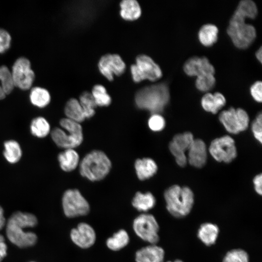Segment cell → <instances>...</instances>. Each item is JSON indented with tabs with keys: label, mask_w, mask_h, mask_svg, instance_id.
<instances>
[{
	"label": "cell",
	"mask_w": 262,
	"mask_h": 262,
	"mask_svg": "<svg viewBox=\"0 0 262 262\" xmlns=\"http://www.w3.org/2000/svg\"><path fill=\"white\" fill-rule=\"evenodd\" d=\"M37 224V219L33 214L17 211L6 222V233L8 240L20 248L33 246L37 240L35 233L25 231L24 229L33 228Z\"/></svg>",
	"instance_id": "obj_1"
},
{
	"label": "cell",
	"mask_w": 262,
	"mask_h": 262,
	"mask_svg": "<svg viewBox=\"0 0 262 262\" xmlns=\"http://www.w3.org/2000/svg\"><path fill=\"white\" fill-rule=\"evenodd\" d=\"M170 93L164 82L145 87L139 90L135 97L138 108L149 111L152 114H160L168 104Z\"/></svg>",
	"instance_id": "obj_2"
},
{
	"label": "cell",
	"mask_w": 262,
	"mask_h": 262,
	"mask_svg": "<svg viewBox=\"0 0 262 262\" xmlns=\"http://www.w3.org/2000/svg\"><path fill=\"white\" fill-rule=\"evenodd\" d=\"M166 207L169 213L175 217L181 218L191 212L194 202L192 190L186 186L174 185L164 193Z\"/></svg>",
	"instance_id": "obj_3"
},
{
	"label": "cell",
	"mask_w": 262,
	"mask_h": 262,
	"mask_svg": "<svg viewBox=\"0 0 262 262\" xmlns=\"http://www.w3.org/2000/svg\"><path fill=\"white\" fill-rule=\"evenodd\" d=\"M246 18V16L236 9L227 30L233 44L240 49L249 47L256 36L255 27L245 22Z\"/></svg>",
	"instance_id": "obj_4"
},
{
	"label": "cell",
	"mask_w": 262,
	"mask_h": 262,
	"mask_svg": "<svg viewBox=\"0 0 262 262\" xmlns=\"http://www.w3.org/2000/svg\"><path fill=\"white\" fill-rule=\"evenodd\" d=\"M60 125L62 128H55L50 132L52 140L58 147L73 149L81 145L83 134L80 123L64 118L60 120Z\"/></svg>",
	"instance_id": "obj_5"
},
{
	"label": "cell",
	"mask_w": 262,
	"mask_h": 262,
	"mask_svg": "<svg viewBox=\"0 0 262 262\" xmlns=\"http://www.w3.org/2000/svg\"><path fill=\"white\" fill-rule=\"evenodd\" d=\"M111 167V161L103 152L93 150L81 161L80 172L82 176L90 180L97 181L105 178Z\"/></svg>",
	"instance_id": "obj_6"
},
{
	"label": "cell",
	"mask_w": 262,
	"mask_h": 262,
	"mask_svg": "<svg viewBox=\"0 0 262 262\" xmlns=\"http://www.w3.org/2000/svg\"><path fill=\"white\" fill-rule=\"evenodd\" d=\"M131 71L132 79L136 82L146 79L156 81L162 75L160 66L150 57L143 54L137 57L136 64L131 65Z\"/></svg>",
	"instance_id": "obj_7"
},
{
	"label": "cell",
	"mask_w": 262,
	"mask_h": 262,
	"mask_svg": "<svg viewBox=\"0 0 262 262\" xmlns=\"http://www.w3.org/2000/svg\"><path fill=\"white\" fill-rule=\"evenodd\" d=\"M62 202L64 213L67 217L85 215L90 211L88 202L77 189L66 191Z\"/></svg>",
	"instance_id": "obj_8"
},
{
	"label": "cell",
	"mask_w": 262,
	"mask_h": 262,
	"mask_svg": "<svg viewBox=\"0 0 262 262\" xmlns=\"http://www.w3.org/2000/svg\"><path fill=\"white\" fill-rule=\"evenodd\" d=\"M133 229L139 237L151 245H156L159 240V226L152 214L142 213L136 217L133 222Z\"/></svg>",
	"instance_id": "obj_9"
},
{
	"label": "cell",
	"mask_w": 262,
	"mask_h": 262,
	"mask_svg": "<svg viewBox=\"0 0 262 262\" xmlns=\"http://www.w3.org/2000/svg\"><path fill=\"white\" fill-rule=\"evenodd\" d=\"M219 119L225 129L232 134H237L246 130L249 122V116L245 110L233 107L221 112Z\"/></svg>",
	"instance_id": "obj_10"
},
{
	"label": "cell",
	"mask_w": 262,
	"mask_h": 262,
	"mask_svg": "<svg viewBox=\"0 0 262 262\" xmlns=\"http://www.w3.org/2000/svg\"><path fill=\"white\" fill-rule=\"evenodd\" d=\"M209 151L212 157L218 162L229 163L237 156L235 142L229 135H225L213 140Z\"/></svg>",
	"instance_id": "obj_11"
},
{
	"label": "cell",
	"mask_w": 262,
	"mask_h": 262,
	"mask_svg": "<svg viewBox=\"0 0 262 262\" xmlns=\"http://www.w3.org/2000/svg\"><path fill=\"white\" fill-rule=\"evenodd\" d=\"M11 72L15 86L23 90L31 88L35 75L28 59L23 57L18 58L14 63Z\"/></svg>",
	"instance_id": "obj_12"
},
{
	"label": "cell",
	"mask_w": 262,
	"mask_h": 262,
	"mask_svg": "<svg viewBox=\"0 0 262 262\" xmlns=\"http://www.w3.org/2000/svg\"><path fill=\"white\" fill-rule=\"evenodd\" d=\"M194 140L193 134L189 131L175 135L169 145V149L175 157L177 164L184 167L187 163L185 151L188 150Z\"/></svg>",
	"instance_id": "obj_13"
},
{
	"label": "cell",
	"mask_w": 262,
	"mask_h": 262,
	"mask_svg": "<svg viewBox=\"0 0 262 262\" xmlns=\"http://www.w3.org/2000/svg\"><path fill=\"white\" fill-rule=\"evenodd\" d=\"M98 66L100 73L110 81L114 79V75L120 76L126 69V65L122 58L115 54L103 56L99 61Z\"/></svg>",
	"instance_id": "obj_14"
},
{
	"label": "cell",
	"mask_w": 262,
	"mask_h": 262,
	"mask_svg": "<svg viewBox=\"0 0 262 262\" xmlns=\"http://www.w3.org/2000/svg\"><path fill=\"white\" fill-rule=\"evenodd\" d=\"M72 241L82 248H87L93 246L96 239L94 229L86 223L79 224L76 228L71 229L70 234Z\"/></svg>",
	"instance_id": "obj_15"
},
{
	"label": "cell",
	"mask_w": 262,
	"mask_h": 262,
	"mask_svg": "<svg viewBox=\"0 0 262 262\" xmlns=\"http://www.w3.org/2000/svg\"><path fill=\"white\" fill-rule=\"evenodd\" d=\"M183 70L190 76H198L206 74H214L215 69L206 57L194 56L184 63Z\"/></svg>",
	"instance_id": "obj_16"
},
{
	"label": "cell",
	"mask_w": 262,
	"mask_h": 262,
	"mask_svg": "<svg viewBox=\"0 0 262 262\" xmlns=\"http://www.w3.org/2000/svg\"><path fill=\"white\" fill-rule=\"evenodd\" d=\"M188 151L187 161L191 165L201 168L205 165L207 152L206 144L203 141L200 139H194Z\"/></svg>",
	"instance_id": "obj_17"
},
{
	"label": "cell",
	"mask_w": 262,
	"mask_h": 262,
	"mask_svg": "<svg viewBox=\"0 0 262 262\" xmlns=\"http://www.w3.org/2000/svg\"><path fill=\"white\" fill-rule=\"evenodd\" d=\"M164 251L160 246L151 245L138 250L135 254L136 262H163Z\"/></svg>",
	"instance_id": "obj_18"
},
{
	"label": "cell",
	"mask_w": 262,
	"mask_h": 262,
	"mask_svg": "<svg viewBox=\"0 0 262 262\" xmlns=\"http://www.w3.org/2000/svg\"><path fill=\"white\" fill-rule=\"evenodd\" d=\"M225 97L219 92L207 93L202 98L201 104L204 110L216 114L226 104Z\"/></svg>",
	"instance_id": "obj_19"
},
{
	"label": "cell",
	"mask_w": 262,
	"mask_h": 262,
	"mask_svg": "<svg viewBox=\"0 0 262 262\" xmlns=\"http://www.w3.org/2000/svg\"><path fill=\"white\" fill-rule=\"evenodd\" d=\"M134 166L138 179L142 180L152 177L158 169L156 163L149 158L137 159L135 162Z\"/></svg>",
	"instance_id": "obj_20"
},
{
	"label": "cell",
	"mask_w": 262,
	"mask_h": 262,
	"mask_svg": "<svg viewBox=\"0 0 262 262\" xmlns=\"http://www.w3.org/2000/svg\"><path fill=\"white\" fill-rule=\"evenodd\" d=\"M58 160L61 169L66 172L74 170L79 162V156L73 148L65 149L58 156Z\"/></svg>",
	"instance_id": "obj_21"
},
{
	"label": "cell",
	"mask_w": 262,
	"mask_h": 262,
	"mask_svg": "<svg viewBox=\"0 0 262 262\" xmlns=\"http://www.w3.org/2000/svg\"><path fill=\"white\" fill-rule=\"evenodd\" d=\"M219 233V228L215 224L205 223L202 224L198 230L199 239L206 246L213 245Z\"/></svg>",
	"instance_id": "obj_22"
},
{
	"label": "cell",
	"mask_w": 262,
	"mask_h": 262,
	"mask_svg": "<svg viewBox=\"0 0 262 262\" xmlns=\"http://www.w3.org/2000/svg\"><path fill=\"white\" fill-rule=\"evenodd\" d=\"M121 16L127 20L138 19L141 14V7L135 0H124L120 3Z\"/></svg>",
	"instance_id": "obj_23"
},
{
	"label": "cell",
	"mask_w": 262,
	"mask_h": 262,
	"mask_svg": "<svg viewBox=\"0 0 262 262\" xmlns=\"http://www.w3.org/2000/svg\"><path fill=\"white\" fill-rule=\"evenodd\" d=\"M218 28L213 24H206L200 28L198 33V38L200 42L205 46H211L218 38Z\"/></svg>",
	"instance_id": "obj_24"
},
{
	"label": "cell",
	"mask_w": 262,
	"mask_h": 262,
	"mask_svg": "<svg viewBox=\"0 0 262 262\" xmlns=\"http://www.w3.org/2000/svg\"><path fill=\"white\" fill-rule=\"evenodd\" d=\"M156 199L150 192L142 193L138 192L132 200V206L138 211L147 212L154 207Z\"/></svg>",
	"instance_id": "obj_25"
},
{
	"label": "cell",
	"mask_w": 262,
	"mask_h": 262,
	"mask_svg": "<svg viewBox=\"0 0 262 262\" xmlns=\"http://www.w3.org/2000/svg\"><path fill=\"white\" fill-rule=\"evenodd\" d=\"M3 156L10 164L17 163L21 159L22 151L19 144L14 140H9L4 143Z\"/></svg>",
	"instance_id": "obj_26"
},
{
	"label": "cell",
	"mask_w": 262,
	"mask_h": 262,
	"mask_svg": "<svg viewBox=\"0 0 262 262\" xmlns=\"http://www.w3.org/2000/svg\"><path fill=\"white\" fill-rule=\"evenodd\" d=\"M65 113L66 118L79 123L86 118L79 101L75 98L67 101L65 107Z\"/></svg>",
	"instance_id": "obj_27"
},
{
	"label": "cell",
	"mask_w": 262,
	"mask_h": 262,
	"mask_svg": "<svg viewBox=\"0 0 262 262\" xmlns=\"http://www.w3.org/2000/svg\"><path fill=\"white\" fill-rule=\"evenodd\" d=\"M15 86L11 71L5 66H0V100L11 93Z\"/></svg>",
	"instance_id": "obj_28"
},
{
	"label": "cell",
	"mask_w": 262,
	"mask_h": 262,
	"mask_svg": "<svg viewBox=\"0 0 262 262\" xmlns=\"http://www.w3.org/2000/svg\"><path fill=\"white\" fill-rule=\"evenodd\" d=\"M50 99L49 93L44 88L35 87L30 92V102L33 106L39 108H43L48 106Z\"/></svg>",
	"instance_id": "obj_29"
},
{
	"label": "cell",
	"mask_w": 262,
	"mask_h": 262,
	"mask_svg": "<svg viewBox=\"0 0 262 262\" xmlns=\"http://www.w3.org/2000/svg\"><path fill=\"white\" fill-rule=\"evenodd\" d=\"M30 128L32 135L39 138H44L50 132V126L49 121L42 116L33 118Z\"/></svg>",
	"instance_id": "obj_30"
},
{
	"label": "cell",
	"mask_w": 262,
	"mask_h": 262,
	"mask_svg": "<svg viewBox=\"0 0 262 262\" xmlns=\"http://www.w3.org/2000/svg\"><path fill=\"white\" fill-rule=\"evenodd\" d=\"M130 241L129 236L124 229H120L106 241L107 247L113 251L119 250L126 246Z\"/></svg>",
	"instance_id": "obj_31"
},
{
	"label": "cell",
	"mask_w": 262,
	"mask_h": 262,
	"mask_svg": "<svg viewBox=\"0 0 262 262\" xmlns=\"http://www.w3.org/2000/svg\"><path fill=\"white\" fill-rule=\"evenodd\" d=\"M79 102L83 109L86 118L92 117L95 113L97 105L91 93L88 92L82 93L80 97Z\"/></svg>",
	"instance_id": "obj_32"
},
{
	"label": "cell",
	"mask_w": 262,
	"mask_h": 262,
	"mask_svg": "<svg viewBox=\"0 0 262 262\" xmlns=\"http://www.w3.org/2000/svg\"><path fill=\"white\" fill-rule=\"evenodd\" d=\"M97 106H107L111 102V98L105 88L101 85L94 86L91 93Z\"/></svg>",
	"instance_id": "obj_33"
},
{
	"label": "cell",
	"mask_w": 262,
	"mask_h": 262,
	"mask_svg": "<svg viewBox=\"0 0 262 262\" xmlns=\"http://www.w3.org/2000/svg\"><path fill=\"white\" fill-rule=\"evenodd\" d=\"M215 78L213 74H206L196 77V86L201 91H207L215 85Z\"/></svg>",
	"instance_id": "obj_34"
},
{
	"label": "cell",
	"mask_w": 262,
	"mask_h": 262,
	"mask_svg": "<svg viewBox=\"0 0 262 262\" xmlns=\"http://www.w3.org/2000/svg\"><path fill=\"white\" fill-rule=\"evenodd\" d=\"M223 262H249L248 255L242 249H234L226 253Z\"/></svg>",
	"instance_id": "obj_35"
},
{
	"label": "cell",
	"mask_w": 262,
	"mask_h": 262,
	"mask_svg": "<svg viewBox=\"0 0 262 262\" xmlns=\"http://www.w3.org/2000/svg\"><path fill=\"white\" fill-rule=\"evenodd\" d=\"M236 8L247 16V18H254L258 13L257 7L251 0L240 1Z\"/></svg>",
	"instance_id": "obj_36"
},
{
	"label": "cell",
	"mask_w": 262,
	"mask_h": 262,
	"mask_svg": "<svg viewBox=\"0 0 262 262\" xmlns=\"http://www.w3.org/2000/svg\"><path fill=\"white\" fill-rule=\"evenodd\" d=\"M148 125L152 131H160L164 129L165 121L160 114H152L148 119Z\"/></svg>",
	"instance_id": "obj_37"
},
{
	"label": "cell",
	"mask_w": 262,
	"mask_h": 262,
	"mask_svg": "<svg viewBox=\"0 0 262 262\" xmlns=\"http://www.w3.org/2000/svg\"><path fill=\"white\" fill-rule=\"evenodd\" d=\"M252 131L255 139L262 142V115L260 113L252 123Z\"/></svg>",
	"instance_id": "obj_38"
},
{
	"label": "cell",
	"mask_w": 262,
	"mask_h": 262,
	"mask_svg": "<svg viewBox=\"0 0 262 262\" xmlns=\"http://www.w3.org/2000/svg\"><path fill=\"white\" fill-rule=\"evenodd\" d=\"M11 37L9 33L0 28V53L6 52L10 47Z\"/></svg>",
	"instance_id": "obj_39"
},
{
	"label": "cell",
	"mask_w": 262,
	"mask_h": 262,
	"mask_svg": "<svg viewBox=\"0 0 262 262\" xmlns=\"http://www.w3.org/2000/svg\"><path fill=\"white\" fill-rule=\"evenodd\" d=\"M262 83L261 81H256L250 87L251 95L255 100L261 102L262 100Z\"/></svg>",
	"instance_id": "obj_40"
},
{
	"label": "cell",
	"mask_w": 262,
	"mask_h": 262,
	"mask_svg": "<svg viewBox=\"0 0 262 262\" xmlns=\"http://www.w3.org/2000/svg\"><path fill=\"white\" fill-rule=\"evenodd\" d=\"M253 183L256 192L261 195L262 194V174L256 175L253 179Z\"/></svg>",
	"instance_id": "obj_41"
},
{
	"label": "cell",
	"mask_w": 262,
	"mask_h": 262,
	"mask_svg": "<svg viewBox=\"0 0 262 262\" xmlns=\"http://www.w3.org/2000/svg\"><path fill=\"white\" fill-rule=\"evenodd\" d=\"M7 246L3 235L0 234V262L7 255Z\"/></svg>",
	"instance_id": "obj_42"
},
{
	"label": "cell",
	"mask_w": 262,
	"mask_h": 262,
	"mask_svg": "<svg viewBox=\"0 0 262 262\" xmlns=\"http://www.w3.org/2000/svg\"><path fill=\"white\" fill-rule=\"evenodd\" d=\"M6 222L3 209L0 205V230L5 226Z\"/></svg>",
	"instance_id": "obj_43"
},
{
	"label": "cell",
	"mask_w": 262,
	"mask_h": 262,
	"mask_svg": "<svg viewBox=\"0 0 262 262\" xmlns=\"http://www.w3.org/2000/svg\"><path fill=\"white\" fill-rule=\"evenodd\" d=\"M255 55L257 59L261 63L262 62V49L261 47L259 49L256 51Z\"/></svg>",
	"instance_id": "obj_44"
},
{
	"label": "cell",
	"mask_w": 262,
	"mask_h": 262,
	"mask_svg": "<svg viewBox=\"0 0 262 262\" xmlns=\"http://www.w3.org/2000/svg\"><path fill=\"white\" fill-rule=\"evenodd\" d=\"M167 262H172L168 261ZM174 262H183L180 260H176Z\"/></svg>",
	"instance_id": "obj_45"
},
{
	"label": "cell",
	"mask_w": 262,
	"mask_h": 262,
	"mask_svg": "<svg viewBox=\"0 0 262 262\" xmlns=\"http://www.w3.org/2000/svg\"></svg>",
	"instance_id": "obj_46"
}]
</instances>
